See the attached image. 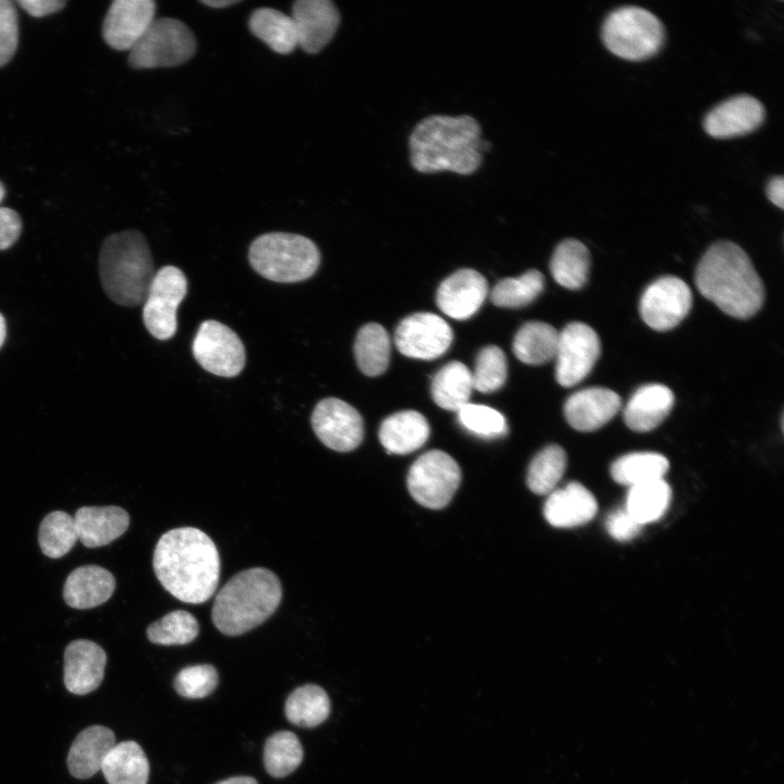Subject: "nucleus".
<instances>
[{
    "label": "nucleus",
    "instance_id": "29",
    "mask_svg": "<svg viewBox=\"0 0 784 784\" xmlns=\"http://www.w3.org/2000/svg\"><path fill=\"white\" fill-rule=\"evenodd\" d=\"M473 390L471 371L456 360L445 364L434 373L430 388L438 406L455 412L469 403Z\"/></svg>",
    "mask_w": 784,
    "mask_h": 784
},
{
    "label": "nucleus",
    "instance_id": "30",
    "mask_svg": "<svg viewBox=\"0 0 784 784\" xmlns=\"http://www.w3.org/2000/svg\"><path fill=\"white\" fill-rule=\"evenodd\" d=\"M590 253L580 241L566 238L560 242L550 260V271L560 285L577 290L583 287L589 275Z\"/></svg>",
    "mask_w": 784,
    "mask_h": 784
},
{
    "label": "nucleus",
    "instance_id": "18",
    "mask_svg": "<svg viewBox=\"0 0 784 784\" xmlns=\"http://www.w3.org/2000/svg\"><path fill=\"white\" fill-rule=\"evenodd\" d=\"M765 118L763 105L750 95H736L713 107L705 117L703 128L714 138H730L758 128Z\"/></svg>",
    "mask_w": 784,
    "mask_h": 784
},
{
    "label": "nucleus",
    "instance_id": "11",
    "mask_svg": "<svg viewBox=\"0 0 784 784\" xmlns=\"http://www.w3.org/2000/svg\"><path fill=\"white\" fill-rule=\"evenodd\" d=\"M192 350L205 370L220 377H235L245 366L246 355L241 339L217 320H206L199 326Z\"/></svg>",
    "mask_w": 784,
    "mask_h": 784
},
{
    "label": "nucleus",
    "instance_id": "38",
    "mask_svg": "<svg viewBox=\"0 0 784 784\" xmlns=\"http://www.w3.org/2000/svg\"><path fill=\"white\" fill-rule=\"evenodd\" d=\"M566 453L556 444H551L539 451L531 460L526 482L536 494L551 493L566 468Z\"/></svg>",
    "mask_w": 784,
    "mask_h": 784
},
{
    "label": "nucleus",
    "instance_id": "51",
    "mask_svg": "<svg viewBox=\"0 0 784 784\" xmlns=\"http://www.w3.org/2000/svg\"><path fill=\"white\" fill-rule=\"evenodd\" d=\"M200 2L205 5L213 8V9H222L225 7L236 4L241 1L240 0H201Z\"/></svg>",
    "mask_w": 784,
    "mask_h": 784
},
{
    "label": "nucleus",
    "instance_id": "3",
    "mask_svg": "<svg viewBox=\"0 0 784 784\" xmlns=\"http://www.w3.org/2000/svg\"><path fill=\"white\" fill-rule=\"evenodd\" d=\"M700 294L737 319L756 315L764 302L763 283L746 252L730 241L711 245L695 273Z\"/></svg>",
    "mask_w": 784,
    "mask_h": 784
},
{
    "label": "nucleus",
    "instance_id": "16",
    "mask_svg": "<svg viewBox=\"0 0 784 784\" xmlns=\"http://www.w3.org/2000/svg\"><path fill=\"white\" fill-rule=\"evenodd\" d=\"M152 0H115L103 21L105 41L115 50H131L156 19Z\"/></svg>",
    "mask_w": 784,
    "mask_h": 784
},
{
    "label": "nucleus",
    "instance_id": "27",
    "mask_svg": "<svg viewBox=\"0 0 784 784\" xmlns=\"http://www.w3.org/2000/svg\"><path fill=\"white\" fill-rule=\"evenodd\" d=\"M429 424L416 411H402L387 417L379 428V440L388 453L407 454L428 440Z\"/></svg>",
    "mask_w": 784,
    "mask_h": 784
},
{
    "label": "nucleus",
    "instance_id": "48",
    "mask_svg": "<svg viewBox=\"0 0 784 784\" xmlns=\"http://www.w3.org/2000/svg\"><path fill=\"white\" fill-rule=\"evenodd\" d=\"M17 4L34 17H42L61 11L64 0H19Z\"/></svg>",
    "mask_w": 784,
    "mask_h": 784
},
{
    "label": "nucleus",
    "instance_id": "2",
    "mask_svg": "<svg viewBox=\"0 0 784 784\" xmlns=\"http://www.w3.org/2000/svg\"><path fill=\"white\" fill-rule=\"evenodd\" d=\"M481 142L480 125L468 114L428 115L409 135L411 164L421 173L450 171L469 175L482 162Z\"/></svg>",
    "mask_w": 784,
    "mask_h": 784
},
{
    "label": "nucleus",
    "instance_id": "22",
    "mask_svg": "<svg viewBox=\"0 0 784 784\" xmlns=\"http://www.w3.org/2000/svg\"><path fill=\"white\" fill-rule=\"evenodd\" d=\"M597 509V501L586 487L578 482H569L549 493L543 506V515L554 527L571 528L591 520Z\"/></svg>",
    "mask_w": 784,
    "mask_h": 784
},
{
    "label": "nucleus",
    "instance_id": "9",
    "mask_svg": "<svg viewBox=\"0 0 784 784\" xmlns=\"http://www.w3.org/2000/svg\"><path fill=\"white\" fill-rule=\"evenodd\" d=\"M461 478V468L452 456L440 450H431L411 466L407 487L419 504L440 510L452 500Z\"/></svg>",
    "mask_w": 784,
    "mask_h": 784
},
{
    "label": "nucleus",
    "instance_id": "45",
    "mask_svg": "<svg viewBox=\"0 0 784 784\" xmlns=\"http://www.w3.org/2000/svg\"><path fill=\"white\" fill-rule=\"evenodd\" d=\"M19 45V21L14 3L0 0V68L13 58Z\"/></svg>",
    "mask_w": 784,
    "mask_h": 784
},
{
    "label": "nucleus",
    "instance_id": "1",
    "mask_svg": "<svg viewBox=\"0 0 784 784\" xmlns=\"http://www.w3.org/2000/svg\"><path fill=\"white\" fill-rule=\"evenodd\" d=\"M152 565L163 588L185 603L206 602L219 583L218 549L209 536L194 527L163 534L156 544Z\"/></svg>",
    "mask_w": 784,
    "mask_h": 784
},
{
    "label": "nucleus",
    "instance_id": "44",
    "mask_svg": "<svg viewBox=\"0 0 784 784\" xmlns=\"http://www.w3.org/2000/svg\"><path fill=\"white\" fill-rule=\"evenodd\" d=\"M219 682L218 672L211 664H197L182 669L174 678V688L179 695L189 699L209 696Z\"/></svg>",
    "mask_w": 784,
    "mask_h": 784
},
{
    "label": "nucleus",
    "instance_id": "40",
    "mask_svg": "<svg viewBox=\"0 0 784 784\" xmlns=\"http://www.w3.org/2000/svg\"><path fill=\"white\" fill-rule=\"evenodd\" d=\"M78 540L74 516L54 511L41 522L38 543L45 555L59 559L65 555Z\"/></svg>",
    "mask_w": 784,
    "mask_h": 784
},
{
    "label": "nucleus",
    "instance_id": "46",
    "mask_svg": "<svg viewBox=\"0 0 784 784\" xmlns=\"http://www.w3.org/2000/svg\"><path fill=\"white\" fill-rule=\"evenodd\" d=\"M640 525L626 509H618L612 512L607 520L605 528L609 535L618 541H628L635 538L641 530Z\"/></svg>",
    "mask_w": 784,
    "mask_h": 784
},
{
    "label": "nucleus",
    "instance_id": "7",
    "mask_svg": "<svg viewBox=\"0 0 784 784\" xmlns=\"http://www.w3.org/2000/svg\"><path fill=\"white\" fill-rule=\"evenodd\" d=\"M601 38L613 54L625 60L640 61L659 52L665 30L662 22L649 10L624 5L605 17Z\"/></svg>",
    "mask_w": 784,
    "mask_h": 784
},
{
    "label": "nucleus",
    "instance_id": "25",
    "mask_svg": "<svg viewBox=\"0 0 784 784\" xmlns=\"http://www.w3.org/2000/svg\"><path fill=\"white\" fill-rule=\"evenodd\" d=\"M674 401L672 390L663 384L642 385L627 402L623 412L624 421L634 431H651L670 414Z\"/></svg>",
    "mask_w": 784,
    "mask_h": 784
},
{
    "label": "nucleus",
    "instance_id": "10",
    "mask_svg": "<svg viewBox=\"0 0 784 784\" xmlns=\"http://www.w3.org/2000/svg\"><path fill=\"white\" fill-rule=\"evenodd\" d=\"M187 292L185 274L174 266L160 268L150 284L143 307L148 332L158 340H168L176 331V309Z\"/></svg>",
    "mask_w": 784,
    "mask_h": 784
},
{
    "label": "nucleus",
    "instance_id": "41",
    "mask_svg": "<svg viewBox=\"0 0 784 784\" xmlns=\"http://www.w3.org/2000/svg\"><path fill=\"white\" fill-rule=\"evenodd\" d=\"M199 633L196 617L184 610L169 612L147 627V638L162 646L186 645Z\"/></svg>",
    "mask_w": 784,
    "mask_h": 784
},
{
    "label": "nucleus",
    "instance_id": "26",
    "mask_svg": "<svg viewBox=\"0 0 784 784\" xmlns=\"http://www.w3.org/2000/svg\"><path fill=\"white\" fill-rule=\"evenodd\" d=\"M115 589L114 576L98 565H84L68 576L63 599L74 609H90L108 601Z\"/></svg>",
    "mask_w": 784,
    "mask_h": 784
},
{
    "label": "nucleus",
    "instance_id": "24",
    "mask_svg": "<svg viewBox=\"0 0 784 784\" xmlns=\"http://www.w3.org/2000/svg\"><path fill=\"white\" fill-rule=\"evenodd\" d=\"M78 540L87 548L106 546L122 536L130 524L125 510L115 505L83 506L74 516Z\"/></svg>",
    "mask_w": 784,
    "mask_h": 784
},
{
    "label": "nucleus",
    "instance_id": "8",
    "mask_svg": "<svg viewBox=\"0 0 784 784\" xmlns=\"http://www.w3.org/2000/svg\"><path fill=\"white\" fill-rule=\"evenodd\" d=\"M196 51V39L186 24L173 17L155 19L128 53L133 69L171 68L187 62Z\"/></svg>",
    "mask_w": 784,
    "mask_h": 784
},
{
    "label": "nucleus",
    "instance_id": "35",
    "mask_svg": "<svg viewBox=\"0 0 784 784\" xmlns=\"http://www.w3.org/2000/svg\"><path fill=\"white\" fill-rule=\"evenodd\" d=\"M670 467L665 456L654 452H634L618 457L611 466V476L629 488L663 479Z\"/></svg>",
    "mask_w": 784,
    "mask_h": 784
},
{
    "label": "nucleus",
    "instance_id": "28",
    "mask_svg": "<svg viewBox=\"0 0 784 784\" xmlns=\"http://www.w3.org/2000/svg\"><path fill=\"white\" fill-rule=\"evenodd\" d=\"M100 770L109 784H147L149 777L148 759L134 740L115 744Z\"/></svg>",
    "mask_w": 784,
    "mask_h": 784
},
{
    "label": "nucleus",
    "instance_id": "39",
    "mask_svg": "<svg viewBox=\"0 0 784 784\" xmlns=\"http://www.w3.org/2000/svg\"><path fill=\"white\" fill-rule=\"evenodd\" d=\"M304 751L298 737L290 731L272 734L264 747V764L273 777H284L297 769Z\"/></svg>",
    "mask_w": 784,
    "mask_h": 784
},
{
    "label": "nucleus",
    "instance_id": "53",
    "mask_svg": "<svg viewBox=\"0 0 784 784\" xmlns=\"http://www.w3.org/2000/svg\"><path fill=\"white\" fill-rule=\"evenodd\" d=\"M4 194H5L4 186L0 182V203H1L2 198L4 197Z\"/></svg>",
    "mask_w": 784,
    "mask_h": 784
},
{
    "label": "nucleus",
    "instance_id": "23",
    "mask_svg": "<svg viewBox=\"0 0 784 784\" xmlns=\"http://www.w3.org/2000/svg\"><path fill=\"white\" fill-rule=\"evenodd\" d=\"M115 745L112 730L103 725H90L74 738L66 758L72 776L86 780L95 775L108 752Z\"/></svg>",
    "mask_w": 784,
    "mask_h": 784
},
{
    "label": "nucleus",
    "instance_id": "50",
    "mask_svg": "<svg viewBox=\"0 0 784 784\" xmlns=\"http://www.w3.org/2000/svg\"><path fill=\"white\" fill-rule=\"evenodd\" d=\"M216 784H258L257 781L252 776H233L225 780H222L220 782H217Z\"/></svg>",
    "mask_w": 784,
    "mask_h": 784
},
{
    "label": "nucleus",
    "instance_id": "52",
    "mask_svg": "<svg viewBox=\"0 0 784 784\" xmlns=\"http://www.w3.org/2000/svg\"><path fill=\"white\" fill-rule=\"evenodd\" d=\"M7 335V326L3 316L0 314V347L3 345Z\"/></svg>",
    "mask_w": 784,
    "mask_h": 784
},
{
    "label": "nucleus",
    "instance_id": "13",
    "mask_svg": "<svg viewBox=\"0 0 784 784\" xmlns=\"http://www.w3.org/2000/svg\"><path fill=\"white\" fill-rule=\"evenodd\" d=\"M693 294L682 279L664 275L647 286L639 302L644 322L657 331L675 328L689 313Z\"/></svg>",
    "mask_w": 784,
    "mask_h": 784
},
{
    "label": "nucleus",
    "instance_id": "43",
    "mask_svg": "<svg viewBox=\"0 0 784 784\" xmlns=\"http://www.w3.org/2000/svg\"><path fill=\"white\" fill-rule=\"evenodd\" d=\"M457 418L463 428L485 439L499 438L507 432L505 417L487 405L469 402L457 411Z\"/></svg>",
    "mask_w": 784,
    "mask_h": 784
},
{
    "label": "nucleus",
    "instance_id": "20",
    "mask_svg": "<svg viewBox=\"0 0 784 784\" xmlns=\"http://www.w3.org/2000/svg\"><path fill=\"white\" fill-rule=\"evenodd\" d=\"M63 681L65 688L83 696L96 690L105 676L106 651L87 639L71 641L64 650Z\"/></svg>",
    "mask_w": 784,
    "mask_h": 784
},
{
    "label": "nucleus",
    "instance_id": "15",
    "mask_svg": "<svg viewBox=\"0 0 784 784\" xmlns=\"http://www.w3.org/2000/svg\"><path fill=\"white\" fill-rule=\"evenodd\" d=\"M453 340L450 324L432 313H415L395 329L394 343L400 353L417 359H434L443 355Z\"/></svg>",
    "mask_w": 784,
    "mask_h": 784
},
{
    "label": "nucleus",
    "instance_id": "4",
    "mask_svg": "<svg viewBox=\"0 0 784 784\" xmlns=\"http://www.w3.org/2000/svg\"><path fill=\"white\" fill-rule=\"evenodd\" d=\"M281 599V583L273 572L265 567L244 569L217 593L212 623L224 635L245 634L267 621Z\"/></svg>",
    "mask_w": 784,
    "mask_h": 784
},
{
    "label": "nucleus",
    "instance_id": "47",
    "mask_svg": "<svg viewBox=\"0 0 784 784\" xmlns=\"http://www.w3.org/2000/svg\"><path fill=\"white\" fill-rule=\"evenodd\" d=\"M22 221L16 211L0 207V250L11 247L20 237Z\"/></svg>",
    "mask_w": 784,
    "mask_h": 784
},
{
    "label": "nucleus",
    "instance_id": "21",
    "mask_svg": "<svg viewBox=\"0 0 784 784\" xmlns=\"http://www.w3.org/2000/svg\"><path fill=\"white\" fill-rule=\"evenodd\" d=\"M621 406L622 400L616 392L592 387L572 394L564 404V415L572 428L590 432L608 424Z\"/></svg>",
    "mask_w": 784,
    "mask_h": 784
},
{
    "label": "nucleus",
    "instance_id": "19",
    "mask_svg": "<svg viewBox=\"0 0 784 784\" xmlns=\"http://www.w3.org/2000/svg\"><path fill=\"white\" fill-rule=\"evenodd\" d=\"M488 291L485 277L474 269L465 268L441 282L436 301L443 314L456 320H465L481 307Z\"/></svg>",
    "mask_w": 784,
    "mask_h": 784
},
{
    "label": "nucleus",
    "instance_id": "33",
    "mask_svg": "<svg viewBox=\"0 0 784 784\" xmlns=\"http://www.w3.org/2000/svg\"><path fill=\"white\" fill-rule=\"evenodd\" d=\"M354 354L358 368L369 377L385 371L390 362L391 342L387 330L379 323L370 322L357 332Z\"/></svg>",
    "mask_w": 784,
    "mask_h": 784
},
{
    "label": "nucleus",
    "instance_id": "34",
    "mask_svg": "<svg viewBox=\"0 0 784 784\" xmlns=\"http://www.w3.org/2000/svg\"><path fill=\"white\" fill-rule=\"evenodd\" d=\"M331 710L326 690L315 684H306L294 689L285 701L286 719L299 727H315L324 722Z\"/></svg>",
    "mask_w": 784,
    "mask_h": 784
},
{
    "label": "nucleus",
    "instance_id": "37",
    "mask_svg": "<svg viewBox=\"0 0 784 784\" xmlns=\"http://www.w3.org/2000/svg\"><path fill=\"white\" fill-rule=\"evenodd\" d=\"M544 277L536 269L516 278L499 281L491 291L492 303L502 308H520L532 303L543 291Z\"/></svg>",
    "mask_w": 784,
    "mask_h": 784
},
{
    "label": "nucleus",
    "instance_id": "14",
    "mask_svg": "<svg viewBox=\"0 0 784 784\" xmlns=\"http://www.w3.org/2000/svg\"><path fill=\"white\" fill-rule=\"evenodd\" d=\"M313 430L329 449L338 452L355 450L364 439V420L348 403L327 397L317 403L311 414Z\"/></svg>",
    "mask_w": 784,
    "mask_h": 784
},
{
    "label": "nucleus",
    "instance_id": "36",
    "mask_svg": "<svg viewBox=\"0 0 784 784\" xmlns=\"http://www.w3.org/2000/svg\"><path fill=\"white\" fill-rule=\"evenodd\" d=\"M671 495V488L664 479L646 482L629 488L625 509L644 526L663 516Z\"/></svg>",
    "mask_w": 784,
    "mask_h": 784
},
{
    "label": "nucleus",
    "instance_id": "31",
    "mask_svg": "<svg viewBox=\"0 0 784 784\" xmlns=\"http://www.w3.org/2000/svg\"><path fill=\"white\" fill-rule=\"evenodd\" d=\"M248 27L254 36L280 54H289L298 46L292 17L275 9H256L249 16Z\"/></svg>",
    "mask_w": 784,
    "mask_h": 784
},
{
    "label": "nucleus",
    "instance_id": "5",
    "mask_svg": "<svg viewBox=\"0 0 784 784\" xmlns=\"http://www.w3.org/2000/svg\"><path fill=\"white\" fill-rule=\"evenodd\" d=\"M156 274L144 235L126 230L109 235L99 253V277L103 291L114 303L143 305Z\"/></svg>",
    "mask_w": 784,
    "mask_h": 784
},
{
    "label": "nucleus",
    "instance_id": "42",
    "mask_svg": "<svg viewBox=\"0 0 784 784\" xmlns=\"http://www.w3.org/2000/svg\"><path fill=\"white\" fill-rule=\"evenodd\" d=\"M471 377L474 389L481 393L499 390L507 377V360L503 351L497 345L482 347L476 357Z\"/></svg>",
    "mask_w": 784,
    "mask_h": 784
},
{
    "label": "nucleus",
    "instance_id": "49",
    "mask_svg": "<svg viewBox=\"0 0 784 784\" xmlns=\"http://www.w3.org/2000/svg\"><path fill=\"white\" fill-rule=\"evenodd\" d=\"M767 196L779 208H784V179L782 175L773 176L767 186Z\"/></svg>",
    "mask_w": 784,
    "mask_h": 784
},
{
    "label": "nucleus",
    "instance_id": "6",
    "mask_svg": "<svg viewBox=\"0 0 784 784\" xmlns=\"http://www.w3.org/2000/svg\"><path fill=\"white\" fill-rule=\"evenodd\" d=\"M320 252L308 237L271 232L258 236L249 246L248 259L261 277L280 283L309 279L320 265Z\"/></svg>",
    "mask_w": 784,
    "mask_h": 784
},
{
    "label": "nucleus",
    "instance_id": "12",
    "mask_svg": "<svg viewBox=\"0 0 784 784\" xmlns=\"http://www.w3.org/2000/svg\"><path fill=\"white\" fill-rule=\"evenodd\" d=\"M601 351L596 331L584 322H571L559 331L555 353V379L571 388L584 380L593 368Z\"/></svg>",
    "mask_w": 784,
    "mask_h": 784
},
{
    "label": "nucleus",
    "instance_id": "32",
    "mask_svg": "<svg viewBox=\"0 0 784 784\" xmlns=\"http://www.w3.org/2000/svg\"><path fill=\"white\" fill-rule=\"evenodd\" d=\"M559 331L543 321H528L516 332L513 353L523 363L542 365L555 357Z\"/></svg>",
    "mask_w": 784,
    "mask_h": 784
},
{
    "label": "nucleus",
    "instance_id": "17",
    "mask_svg": "<svg viewBox=\"0 0 784 784\" xmlns=\"http://www.w3.org/2000/svg\"><path fill=\"white\" fill-rule=\"evenodd\" d=\"M297 45L307 53L320 52L333 38L340 25V13L330 0H298L291 15Z\"/></svg>",
    "mask_w": 784,
    "mask_h": 784
}]
</instances>
